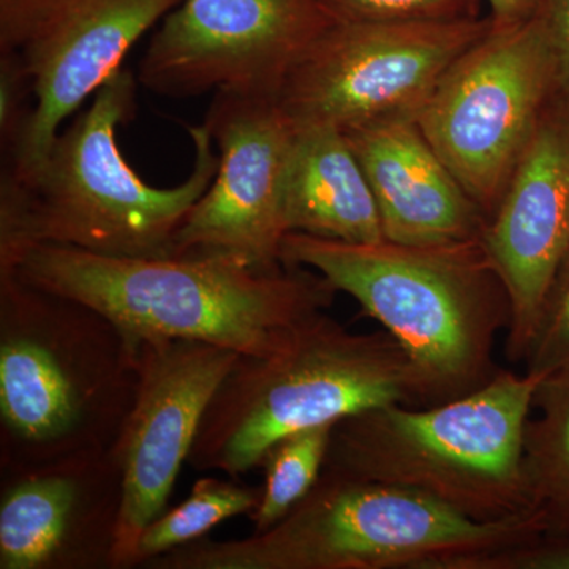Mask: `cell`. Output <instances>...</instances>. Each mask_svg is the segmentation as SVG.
Returning a JSON list of instances; mask_svg holds the SVG:
<instances>
[{
	"label": "cell",
	"instance_id": "7",
	"mask_svg": "<svg viewBox=\"0 0 569 569\" xmlns=\"http://www.w3.org/2000/svg\"><path fill=\"white\" fill-rule=\"evenodd\" d=\"M385 406L426 407L406 350L388 331L355 335L320 312L279 353L239 358L206 411L189 463L239 478L280 438Z\"/></svg>",
	"mask_w": 569,
	"mask_h": 569
},
{
	"label": "cell",
	"instance_id": "4",
	"mask_svg": "<svg viewBox=\"0 0 569 569\" xmlns=\"http://www.w3.org/2000/svg\"><path fill=\"white\" fill-rule=\"evenodd\" d=\"M542 537L535 515L478 522L387 482L321 473L282 520L234 541L198 539L149 560L156 569H458L478 553Z\"/></svg>",
	"mask_w": 569,
	"mask_h": 569
},
{
	"label": "cell",
	"instance_id": "5",
	"mask_svg": "<svg viewBox=\"0 0 569 569\" xmlns=\"http://www.w3.org/2000/svg\"><path fill=\"white\" fill-rule=\"evenodd\" d=\"M134 391L133 356L107 318L0 276V418L18 467L110 452Z\"/></svg>",
	"mask_w": 569,
	"mask_h": 569
},
{
	"label": "cell",
	"instance_id": "13",
	"mask_svg": "<svg viewBox=\"0 0 569 569\" xmlns=\"http://www.w3.org/2000/svg\"><path fill=\"white\" fill-rule=\"evenodd\" d=\"M511 301L507 358L526 362L569 253V104L556 97L482 233Z\"/></svg>",
	"mask_w": 569,
	"mask_h": 569
},
{
	"label": "cell",
	"instance_id": "20",
	"mask_svg": "<svg viewBox=\"0 0 569 569\" xmlns=\"http://www.w3.org/2000/svg\"><path fill=\"white\" fill-rule=\"evenodd\" d=\"M336 425L309 427L280 438L266 452L264 488L250 512L254 531H264L282 520L313 489L323 473Z\"/></svg>",
	"mask_w": 569,
	"mask_h": 569
},
{
	"label": "cell",
	"instance_id": "2",
	"mask_svg": "<svg viewBox=\"0 0 569 569\" xmlns=\"http://www.w3.org/2000/svg\"><path fill=\"white\" fill-rule=\"evenodd\" d=\"M137 80L119 70L52 142L47 159L21 182L0 178V276L13 274L37 246L74 247L118 258L173 257L187 213L211 186L219 153L208 127H189V178L171 189L142 181L118 146L133 118Z\"/></svg>",
	"mask_w": 569,
	"mask_h": 569
},
{
	"label": "cell",
	"instance_id": "9",
	"mask_svg": "<svg viewBox=\"0 0 569 569\" xmlns=\"http://www.w3.org/2000/svg\"><path fill=\"white\" fill-rule=\"evenodd\" d=\"M492 28L473 20L336 21L288 71L277 102L296 127L346 130L415 116L441 78Z\"/></svg>",
	"mask_w": 569,
	"mask_h": 569
},
{
	"label": "cell",
	"instance_id": "19",
	"mask_svg": "<svg viewBox=\"0 0 569 569\" xmlns=\"http://www.w3.org/2000/svg\"><path fill=\"white\" fill-rule=\"evenodd\" d=\"M260 498L261 489L212 477L198 479L187 500L163 512L142 531L134 550L133 567L204 538L227 519L250 515Z\"/></svg>",
	"mask_w": 569,
	"mask_h": 569
},
{
	"label": "cell",
	"instance_id": "18",
	"mask_svg": "<svg viewBox=\"0 0 569 569\" xmlns=\"http://www.w3.org/2000/svg\"><path fill=\"white\" fill-rule=\"evenodd\" d=\"M533 408L522 462L530 512L545 537H569V373L542 378Z\"/></svg>",
	"mask_w": 569,
	"mask_h": 569
},
{
	"label": "cell",
	"instance_id": "22",
	"mask_svg": "<svg viewBox=\"0 0 569 569\" xmlns=\"http://www.w3.org/2000/svg\"><path fill=\"white\" fill-rule=\"evenodd\" d=\"M526 372L545 378L569 373V253L539 318Z\"/></svg>",
	"mask_w": 569,
	"mask_h": 569
},
{
	"label": "cell",
	"instance_id": "16",
	"mask_svg": "<svg viewBox=\"0 0 569 569\" xmlns=\"http://www.w3.org/2000/svg\"><path fill=\"white\" fill-rule=\"evenodd\" d=\"M24 470L0 503V568L88 563L92 541L110 552L121 490L92 488L119 471L111 451Z\"/></svg>",
	"mask_w": 569,
	"mask_h": 569
},
{
	"label": "cell",
	"instance_id": "26",
	"mask_svg": "<svg viewBox=\"0 0 569 569\" xmlns=\"http://www.w3.org/2000/svg\"><path fill=\"white\" fill-rule=\"evenodd\" d=\"M545 18L559 61V97L569 104V0H550Z\"/></svg>",
	"mask_w": 569,
	"mask_h": 569
},
{
	"label": "cell",
	"instance_id": "1",
	"mask_svg": "<svg viewBox=\"0 0 569 569\" xmlns=\"http://www.w3.org/2000/svg\"><path fill=\"white\" fill-rule=\"evenodd\" d=\"M13 274L96 310L132 356L146 340L183 339L268 358L339 293L312 269L263 271L230 253L118 258L48 244Z\"/></svg>",
	"mask_w": 569,
	"mask_h": 569
},
{
	"label": "cell",
	"instance_id": "15",
	"mask_svg": "<svg viewBox=\"0 0 569 569\" xmlns=\"http://www.w3.org/2000/svg\"><path fill=\"white\" fill-rule=\"evenodd\" d=\"M376 197L385 239L437 246L482 238L489 220L432 148L415 116L346 130Z\"/></svg>",
	"mask_w": 569,
	"mask_h": 569
},
{
	"label": "cell",
	"instance_id": "25",
	"mask_svg": "<svg viewBox=\"0 0 569 569\" xmlns=\"http://www.w3.org/2000/svg\"><path fill=\"white\" fill-rule=\"evenodd\" d=\"M62 0H0V52L22 51Z\"/></svg>",
	"mask_w": 569,
	"mask_h": 569
},
{
	"label": "cell",
	"instance_id": "12",
	"mask_svg": "<svg viewBox=\"0 0 569 569\" xmlns=\"http://www.w3.org/2000/svg\"><path fill=\"white\" fill-rule=\"evenodd\" d=\"M204 126L219 153L211 186L174 239V254L230 253L282 268L283 190L296 127L272 93L217 91Z\"/></svg>",
	"mask_w": 569,
	"mask_h": 569
},
{
	"label": "cell",
	"instance_id": "17",
	"mask_svg": "<svg viewBox=\"0 0 569 569\" xmlns=\"http://www.w3.org/2000/svg\"><path fill=\"white\" fill-rule=\"evenodd\" d=\"M283 217L288 233L351 244L383 241L376 197L342 130L296 127L284 178Z\"/></svg>",
	"mask_w": 569,
	"mask_h": 569
},
{
	"label": "cell",
	"instance_id": "11",
	"mask_svg": "<svg viewBox=\"0 0 569 569\" xmlns=\"http://www.w3.org/2000/svg\"><path fill=\"white\" fill-rule=\"evenodd\" d=\"M335 22L318 0H181L153 33L138 80L176 99L209 91L277 96Z\"/></svg>",
	"mask_w": 569,
	"mask_h": 569
},
{
	"label": "cell",
	"instance_id": "14",
	"mask_svg": "<svg viewBox=\"0 0 569 569\" xmlns=\"http://www.w3.org/2000/svg\"><path fill=\"white\" fill-rule=\"evenodd\" d=\"M181 0H62L21 51L36 108L2 170L24 182L47 159L62 123L121 69L133 44Z\"/></svg>",
	"mask_w": 569,
	"mask_h": 569
},
{
	"label": "cell",
	"instance_id": "10",
	"mask_svg": "<svg viewBox=\"0 0 569 569\" xmlns=\"http://www.w3.org/2000/svg\"><path fill=\"white\" fill-rule=\"evenodd\" d=\"M241 355L197 340H146L134 347L137 391L114 447L121 501L110 567H133L142 531L162 516L213 396Z\"/></svg>",
	"mask_w": 569,
	"mask_h": 569
},
{
	"label": "cell",
	"instance_id": "23",
	"mask_svg": "<svg viewBox=\"0 0 569 569\" xmlns=\"http://www.w3.org/2000/svg\"><path fill=\"white\" fill-rule=\"evenodd\" d=\"M36 108L31 71L21 51L0 52V142L3 159L24 137Z\"/></svg>",
	"mask_w": 569,
	"mask_h": 569
},
{
	"label": "cell",
	"instance_id": "24",
	"mask_svg": "<svg viewBox=\"0 0 569 569\" xmlns=\"http://www.w3.org/2000/svg\"><path fill=\"white\" fill-rule=\"evenodd\" d=\"M458 569H569V537H538L512 548L468 557Z\"/></svg>",
	"mask_w": 569,
	"mask_h": 569
},
{
	"label": "cell",
	"instance_id": "3",
	"mask_svg": "<svg viewBox=\"0 0 569 569\" xmlns=\"http://www.w3.org/2000/svg\"><path fill=\"white\" fill-rule=\"evenodd\" d=\"M280 260L323 276L383 325L417 369L426 407L470 395L500 370L493 347L511 321V301L481 238L351 244L288 233Z\"/></svg>",
	"mask_w": 569,
	"mask_h": 569
},
{
	"label": "cell",
	"instance_id": "27",
	"mask_svg": "<svg viewBox=\"0 0 569 569\" xmlns=\"http://www.w3.org/2000/svg\"><path fill=\"white\" fill-rule=\"evenodd\" d=\"M496 28H512L545 17L550 0H486Z\"/></svg>",
	"mask_w": 569,
	"mask_h": 569
},
{
	"label": "cell",
	"instance_id": "8",
	"mask_svg": "<svg viewBox=\"0 0 569 569\" xmlns=\"http://www.w3.org/2000/svg\"><path fill=\"white\" fill-rule=\"evenodd\" d=\"M557 96L559 61L546 18L512 28L492 24L415 119L490 220Z\"/></svg>",
	"mask_w": 569,
	"mask_h": 569
},
{
	"label": "cell",
	"instance_id": "21",
	"mask_svg": "<svg viewBox=\"0 0 569 569\" xmlns=\"http://www.w3.org/2000/svg\"><path fill=\"white\" fill-rule=\"evenodd\" d=\"M336 21L407 22L481 18L482 0H318Z\"/></svg>",
	"mask_w": 569,
	"mask_h": 569
},
{
	"label": "cell",
	"instance_id": "6",
	"mask_svg": "<svg viewBox=\"0 0 569 569\" xmlns=\"http://www.w3.org/2000/svg\"><path fill=\"white\" fill-rule=\"evenodd\" d=\"M542 378L500 369L449 402L340 419L323 471L418 490L478 522L530 516L523 436Z\"/></svg>",
	"mask_w": 569,
	"mask_h": 569
}]
</instances>
